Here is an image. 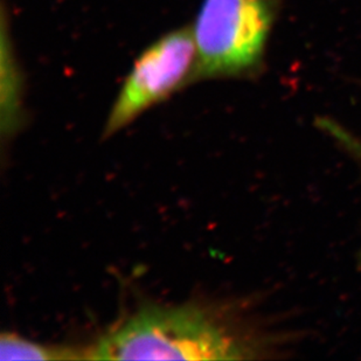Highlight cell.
Returning <instances> with one entry per match:
<instances>
[{"mask_svg":"<svg viewBox=\"0 0 361 361\" xmlns=\"http://www.w3.org/2000/svg\"><path fill=\"white\" fill-rule=\"evenodd\" d=\"M5 16L1 30V78H0V128L3 140H11L24 122V79L7 33Z\"/></svg>","mask_w":361,"mask_h":361,"instance_id":"cell-4","label":"cell"},{"mask_svg":"<svg viewBox=\"0 0 361 361\" xmlns=\"http://www.w3.org/2000/svg\"><path fill=\"white\" fill-rule=\"evenodd\" d=\"M1 360H90V348L31 341L13 332L0 338Z\"/></svg>","mask_w":361,"mask_h":361,"instance_id":"cell-5","label":"cell"},{"mask_svg":"<svg viewBox=\"0 0 361 361\" xmlns=\"http://www.w3.org/2000/svg\"><path fill=\"white\" fill-rule=\"evenodd\" d=\"M279 0H202L191 27L197 81L255 72L276 18Z\"/></svg>","mask_w":361,"mask_h":361,"instance_id":"cell-2","label":"cell"},{"mask_svg":"<svg viewBox=\"0 0 361 361\" xmlns=\"http://www.w3.org/2000/svg\"><path fill=\"white\" fill-rule=\"evenodd\" d=\"M197 51L191 27L167 32L144 49L121 85L104 124L114 136L185 87L197 82Z\"/></svg>","mask_w":361,"mask_h":361,"instance_id":"cell-3","label":"cell"},{"mask_svg":"<svg viewBox=\"0 0 361 361\" xmlns=\"http://www.w3.org/2000/svg\"><path fill=\"white\" fill-rule=\"evenodd\" d=\"M359 161H360V165H361V152H360V159H359Z\"/></svg>","mask_w":361,"mask_h":361,"instance_id":"cell-6","label":"cell"},{"mask_svg":"<svg viewBox=\"0 0 361 361\" xmlns=\"http://www.w3.org/2000/svg\"><path fill=\"white\" fill-rule=\"evenodd\" d=\"M233 314L198 304L145 305L89 345L90 360H249L269 341Z\"/></svg>","mask_w":361,"mask_h":361,"instance_id":"cell-1","label":"cell"}]
</instances>
